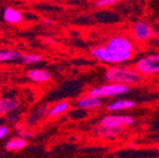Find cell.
I'll use <instances>...</instances> for the list:
<instances>
[{
    "label": "cell",
    "mask_w": 159,
    "mask_h": 158,
    "mask_svg": "<svg viewBox=\"0 0 159 158\" xmlns=\"http://www.w3.org/2000/svg\"><path fill=\"white\" fill-rule=\"evenodd\" d=\"M10 122L13 124H18V122H19V116H18L17 114H15V112L13 113H10V117H9Z\"/></svg>",
    "instance_id": "obj_20"
},
{
    "label": "cell",
    "mask_w": 159,
    "mask_h": 158,
    "mask_svg": "<svg viewBox=\"0 0 159 158\" xmlns=\"http://www.w3.org/2000/svg\"><path fill=\"white\" fill-rule=\"evenodd\" d=\"M28 77L34 83H45V82L50 81L51 74L45 70L33 69L28 72Z\"/></svg>",
    "instance_id": "obj_12"
},
{
    "label": "cell",
    "mask_w": 159,
    "mask_h": 158,
    "mask_svg": "<svg viewBox=\"0 0 159 158\" xmlns=\"http://www.w3.org/2000/svg\"><path fill=\"white\" fill-rule=\"evenodd\" d=\"M123 132V128H113V127H105V126L98 125L96 127L97 136L102 138H113L116 137Z\"/></svg>",
    "instance_id": "obj_13"
},
{
    "label": "cell",
    "mask_w": 159,
    "mask_h": 158,
    "mask_svg": "<svg viewBox=\"0 0 159 158\" xmlns=\"http://www.w3.org/2000/svg\"><path fill=\"white\" fill-rule=\"evenodd\" d=\"M44 23H48V25H52V21H49V20H44Z\"/></svg>",
    "instance_id": "obj_21"
},
{
    "label": "cell",
    "mask_w": 159,
    "mask_h": 158,
    "mask_svg": "<svg viewBox=\"0 0 159 158\" xmlns=\"http://www.w3.org/2000/svg\"><path fill=\"white\" fill-rule=\"evenodd\" d=\"M77 107L79 109H82L84 111H91V109H101L103 106V101L102 99L96 96H93V95H84V96L80 97L77 100Z\"/></svg>",
    "instance_id": "obj_8"
},
{
    "label": "cell",
    "mask_w": 159,
    "mask_h": 158,
    "mask_svg": "<svg viewBox=\"0 0 159 158\" xmlns=\"http://www.w3.org/2000/svg\"><path fill=\"white\" fill-rule=\"evenodd\" d=\"M2 16H3V20H5L6 22L11 23V25H17V23H20L23 20L22 13L20 12L19 10L15 9L12 7L6 8Z\"/></svg>",
    "instance_id": "obj_11"
},
{
    "label": "cell",
    "mask_w": 159,
    "mask_h": 158,
    "mask_svg": "<svg viewBox=\"0 0 159 158\" xmlns=\"http://www.w3.org/2000/svg\"><path fill=\"white\" fill-rule=\"evenodd\" d=\"M122 0H96L95 1V5L98 8H105V7H109V6H113L115 3L119 2Z\"/></svg>",
    "instance_id": "obj_18"
},
{
    "label": "cell",
    "mask_w": 159,
    "mask_h": 158,
    "mask_svg": "<svg viewBox=\"0 0 159 158\" xmlns=\"http://www.w3.org/2000/svg\"><path fill=\"white\" fill-rule=\"evenodd\" d=\"M135 124V118L127 114H108L104 116L99 125L105 127H113V128H125L128 126H132Z\"/></svg>",
    "instance_id": "obj_6"
},
{
    "label": "cell",
    "mask_w": 159,
    "mask_h": 158,
    "mask_svg": "<svg viewBox=\"0 0 159 158\" xmlns=\"http://www.w3.org/2000/svg\"><path fill=\"white\" fill-rule=\"evenodd\" d=\"M154 28L146 21H137L130 28V38L137 43H146L154 38Z\"/></svg>",
    "instance_id": "obj_5"
},
{
    "label": "cell",
    "mask_w": 159,
    "mask_h": 158,
    "mask_svg": "<svg viewBox=\"0 0 159 158\" xmlns=\"http://www.w3.org/2000/svg\"><path fill=\"white\" fill-rule=\"evenodd\" d=\"M134 69L143 77H152L159 74V53H152L136 61Z\"/></svg>",
    "instance_id": "obj_4"
},
{
    "label": "cell",
    "mask_w": 159,
    "mask_h": 158,
    "mask_svg": "<svg viewBox=\"0 0 159 158\" xmlns=\"http://www.w3.org/2000/svg\"><path fill=\"white\" fill-rule=\"evenodd\" d=\"M129 91H130L129 85L108 82V83L104 84V85H98V86L92 87L87 94L99 97V99H105V97H115L119 96V95H124V94L128 93Z\"/></svg>",
    "instance_id": "obj_3"
},
{
    "label": "cell",
    "mask_w": 159,
    "mask_h": 158,
    "mask_svg": "<svg viewBox=\"0 0 159 158\" xmlns=\"http://www.w3.org/2000/svg\"><path fill=\"white\" fill-rule=\"evenodd\" d=\"M20 102L18 99L12 96L0 97V115H8L18 109Z\"/></svg>",
    "instance_id": "obj_10"
},
{
    "label": "cell",
    "mask_w": 159,
    "mask_h": 158,
    "mask_svg": "<svg viewBox=\"0 0 159 158\" xmlns=\"http://www.w3.org/2000/svg\"><path fill=\"white\" fill-rule=\"evenodd\" d=\"M27 146V141L23 137H15V138H11L6 143L5 147L8 151H18L23 149Z\"/></svg>",
    "instance_id": "obj_14"
},
{
    "label": "cell",
    "mask_w": 159,
    "mask_h": 158,
    "mask_svg": "<svg viewBox=\"0 0 159 158\" xmlns=\"http://www.w3.org/2000/svg\"><path fill=\"white\" fill-rule=\"evenodd\" d=\"M136 103L133 100L128 99H120V100H115V101L111 102L106 105V109L112 113H118V112L123 111H128L135 107Z\"/></svg>",
    "instance_id": "obj_9"
},
{
    "label": "cell",
    "mask_w": 159,
    "mask_h": 158,
    "mask_svg": "<svg viewBox=\"0 0 159 158\" xmlns=\"http://www.w3.org/2000/svg\"><path fill=\"white\" fill-rule=\"evenodd\" d=\"M157 151H158V154H159V145H158V147H157Z\"/></svg>",
    "instance_id": "obj_22"
},
{
    "label": "cell",
    "mask_w": 159,
    "mask_h": 158,
    "mask_svg": "<svg viewBox=\"0 0 159 158\" xmlns=\"http://www.w3.org/2000/svg\"><path fill=\"white\" fill-rule=\"evenodd\" d=\"M106 47L111 50L118 52H130L134 53L135 44L130 37L126 35H116L109 38L106 43Z\"/></svg>",
    "instance_id": "obj_7"
},
{
    "label": "cell",
    "mask_w": 159,
    "mask_h": 158,
    "mask_svg": "<svg viewBox=\"0 0 159 158\" xmlns=\"http://www.w3.org/2000/svg\"><path fill=\"white\" fill-rule=\"evenodd\" d=\"M22 54L13 50H0V63L5 62H16L21 60Z\"/></svg>",
    "instance_id": "obj_15"
},
{
    "label": "cell",
    "mask_w": 159,
    "mask_h": 158,
    "mask_svg": "<svg viewBox=\"0 0 159 158\" xmlns=\"http://www.w3.org/2000/svg\"><path fill=\"white\" fill-rule=\"evenodd\" d=\"M70 109V104L69 102L63 101V102H59L55 105H53L51 109L48 112V116L49 117H55L59 116V115H62L65 112H67V109Z\"/></svg>",
    "instance_id": "obj_16"
},
{
    "label": "cell",
    "mask_w": 159,
    "mask_h": 158,
    "mask_svg": "<svg viewBox=\"0 0 159 158\" xmlns=\"http://www.w3.org/2000/svg\"><path fill=\"white\" fill-rule=\"evenodd\" d=\"M21 61L23 64H35L38 62L42 61V57L38 54H25L21 57Z\"/></svg>",
    "instance_id": "obj_17"
},
{
    "label": "cell",
    "mask_w": 159,
    "mask_h": 158,
    "mask_svg": "<svg viewBox=\"0 0 159 158\" xmlns=\"http://www.w3.org/2000/svg\"><path fill=\"white\" fill-rule=\"evenodd\" d=\"M91 55L97 61L104 62L105 64L116 65L122 64L125 62H128L133 59L134 53L130 52H118L111 50L105 45V47H97L91 50Z\"/></svg>",
    "instance_id": "obj_2"
},
{
    "label": "cell",
    "mask_w": 159,
    "mask_h": 158,
    "mask_svg": "<svg viewBox=\"0 0 159 158\" xmlns=\"http://www.w3.org/2000/svg\"><path fill=\"white\" fill-rule=\"evenodd\" d=\"M9 135V128L6 125H0V141Z\"/></svg>",
    "instance_id": "obj_19"
},
{
    "label": "cell",
    "mask_w": 159,
    "mask_h": 158,
    "mask_svg": "<svg viewBox=\"0 0 159 158\" xmlns=\"http://www.w3.org/2000/svg\"><path fill=\"white\" fill-rule=\"evenodd\" d=\"M104 77L107 82L125 84V85H129V86L138 85L144 81V77L135 69L128 67H122L118 64L111 65L105 71Z\"/></svg>",
    "instance_id": "obj_1"
}]
</instances>
